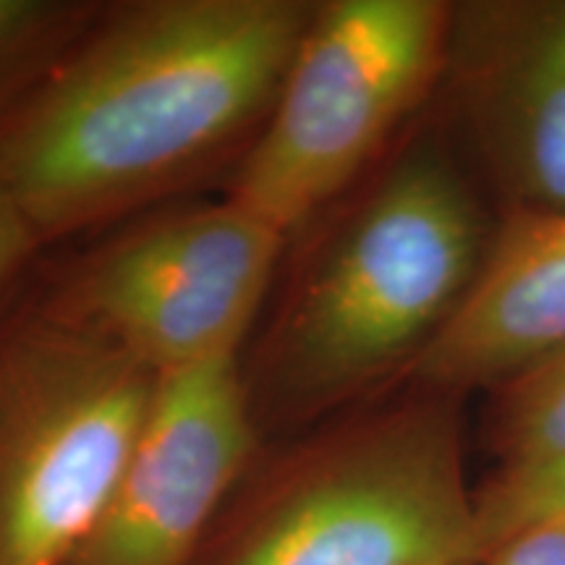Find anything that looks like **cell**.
<instances>
[{
    "instance_id": "cell-1",
    "label": "cell",
    "mask_w": 565,
    "mask_h": 565,
    "mask_svg": "<svg viewBox=\"0 0 565 565\" xmlns=\"http://www.w3.org/2000/svg\"><path fill=\"white\" fill-rule=\"evenodd\" d=\"M315 3L145 0L100 13L0 126V189L40 242L181 186L257 137Z\"/></svg>"
},
{
    "instance_id": "cell-2",
    "label": "cell",
    "mask_w": 565,
    "mask_h": 565,
    "mask_svg": "<svg viewBox=\"0 0 565 565\" xmlns=\"http://www.w3.org/2000/svg\"><path fill=\"white\" fill-rule=\"evenodd\" d=\"M479 223L437 154L401 162L317 259L267 343L278 412L330 406L419 356L477 275Z\"/></svg>"
},
{
    "instance_id": "cell-3",
    "label": "cell",
    "mask_w": 565,
    "mask_h": 565,
    "mask_svg": "<svg viewBox=\"0 0 565 565\" xmlns=\"http://www.w3.org/2000/svg\"><path fill=\"white\" fill-rule=\"evenodd\" d=\"M477 563L461 429L427 401L303 448L236 521L210 565Z\"/></svg>"
},
{
    "instance_id": "cell-4",
    "label": "cell",
    "mask_w": 565,
    "mask_h": 565,
    "mask_svg": "<svg viewBox=\"0 0 565 565\" xmlns=\"http://www.w3.org/2000/svg\"><path fill=\"white\" fill-rule=\"evenodd\" d=\"M158 380L47 309L0 338V565H68L116 492Z\"/></svg>"
},
{
    "instance_id": "cell-5",
    "label": "cell",
    "mask_w": 565,
    "mask_h": 565,
    "mask_svg": "<svg viewBox=\"0 0 565 565\" xmlns=\"http://www.w3.org/2000/svg\"><path fill=\"white\" fill-rule=\"evenodd\" d=\"M435 0L315 3L263 129L228 196L294 233L364 168L440 61Z\"/></svg>"
},
{
    "instance_id": "cell-6",
    "label": "cell",
    "mask_w": 565,
    "mask_h": 565,
    "mask_svg": "<svg viewBox=\"0 0 565 565\" xmlns=\"http://www.w3.org/2000/svg\"><path fill=\"white\" fill-rule=\"evenodd\" d=\"M286 238L233 196L171 212L92 254L47 312L158 374L238 356Z\"/></svg>"
},
{
    "instance_id": "cell-7",
    "label": "cell",
    "mask_w": 565,
    "mask_h": 565,
    "mask_svg": "<svg viewBox=\"0 0 565 565\" xmlns=\"http://www.w3.org/2000/svg\"><path fill=\"white\" fill-rule=\"evenodd\" d=\"M238 356L160 374L100 521L68 565H194L254 450Z\"/></svg>"
},
{
    "instance_id": "cell-8",
    "label": "cell",
    "mask_w": 565,
    "mask_h": 565,
    "mask_svg": "<svg viewBox=\"0 0 565 565\" xmlns=\"http://www.w3.org/2000/svg\"><path fill=\"white\" fill-rule=\"evenodd\" d=\"M565 345V212L515 223L412 362L429 387L515 377Z\"/></svg>"
},
{
    "instance_id": "cell-9",
    "label": "cell",
    "mask_w": 565,
    "mask_h": 565,
    "mask_svg": "<svg viewBox=\"0 0 565 565\" xmlns=\"http://www.w3.org/2000/svg\"><path fill=\"white\" fill-rule=\"evenodd\" d=\"M545 212H565V9L542 26L513 92V141Z\"/></svg>"
},
{
    "instance_id": "cell-10",
    "label": "cell",
    "mask_w": 565,
    "mask_h": 565,
    "mask_svg": "<svg viewBox=\"0 0 565 565\" xmlns=\"http://www.w3.org/2000/svg\"><path fill=\"white\" fill-rule=\"evenodd\" d=\"M100 13L74 0H0V126L79 45Z\"/></svg>"
},
{
    "instance_id": "cell-11",
    "label": "cell",
    "mask_w": 565,
    "mask_h": 565,
    "mask_svg": "<svg viewBox=\"0 0 565 565\" xmlns=\"http://www.w3.org/2000/svg\"><path fill=\"white\" fill-rule=\"evenodd\" d=\"M503 466H524L565 454V345L511 377L498 422Z\"/></svg>"
},
{
    "instance_id": "cell-12",
    "label": "cell",
    "mask_w": 565,
    "mask_h": 565,
    "mask_svg": "<svg viewBox=\"0 0 565 565\" xmlns=\"http://www.w3.org/2000/svg\"><path fill=\"white\" fill-rule=\"evenodd\" d=\"M550 519H565V454L503 466L475 490L477 561L503 536Z\"/></svg>"
},
{
    "instance_id": "cell-13",
    "label": "cell",
    "mask_w": 565,
    "mask_h": 565,
    "mask_svg": "<svg viewBox=\"0 0 565 565\" xmlns=\"http://www.w3.org/2000/svg\"><path fill=\"white\" fill-rule=\"evenodd\" d=\"M477 565H565V519H550L503 536Z\"/></svg>"
},
{
    "instance_id": "cell-14",
    "label": "cell",
    "mask_w": 565,
    "mask_h": 565,
    "mask_svg": "<svg viewBox=\"0 0 565 565\" xmlns=\"http://www.w3.org/2000/svg\"><path fill=\"white\" fill-rule=\"evenodd\" d=\"M42 242L24 212L0 189V288Z\"/></svg>"
},
{
    "instance_id": "cell-15",
    "label": "cell",
    "mask_w": 565,
    "mask_h": 565,
    "mask_svg": "<svg viewBox=\"0 0 565 565\" xmlns=\"http://www.w3.org/2000/svg\"><path fill=\"white\" fill-rule=\"evenodd\" d=\"M456 565H477V563H456Z\"/></svg>"
},
{
    "instance_id": "cell-16",
    "label": "cell",
    "mask_w": 565,
    "mask_h": 565,
    "mask_svg": "<svg viewBox=\"0 0 565 565\" xmlns=\"http://www.w3.org/2000/svg\"><path fill=\"white\" fill-rule=\"evenodd\" d=\"M454 565H456V563H454Z\"/></svg>"
}]
</instances>
